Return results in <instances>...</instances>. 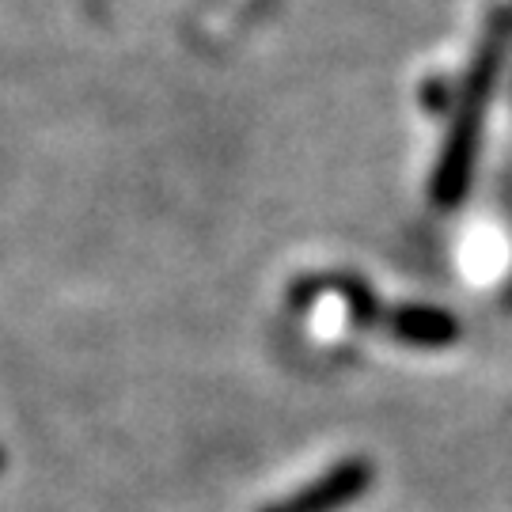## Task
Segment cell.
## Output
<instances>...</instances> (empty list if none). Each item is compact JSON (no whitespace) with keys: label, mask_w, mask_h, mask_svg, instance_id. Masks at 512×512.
<instances>
[{"label":"cell","mask_w":512,"mask_h":512,"mask_svg":"<svg viewBox=\"0 0 512 512\" xmlns=\"http://www.w3.org/2000/svg\"><path fill=\"white\" fill-rule=\"evenodd\" d=\"M372 486V463L368 459H342L323 478L300 486L296 494L281 497L262 512H338L353 505Z\"/></svg>","instance_id":"2"},{"label":"cell","mask_w":512,"mask_h":512,"mask_svg":"<svg viewBox=\"0 0 512 512\" xmlns=\"http://www.w3.org/2000/svg\"><path fill=\"white\" fill-rule=\"evenodd\" d=\"M0 463H4V456H0Z\"/></svg>","instance_id":"4"},{"label":"cell","mask_w":512,"mask_h":512,"mask_svg":"<svg viewBox=\"0 0 512 512\" xmlns=\"http://www.w3.org/2000/svg\"><path fill=\"white\" fill-rule=\"evenodd\" d=\"M505 46H509V19L497 16L490 31L482 38V50L475 57V69L467 76V88L459 99L456 122L448 133V145L440 152L437 175H433V202L452 209L463 202L471 175H475V156H478V133H482V118H486V99L494 92V80L505 61Z\"/></svg>","instance_id":"1"},{"label":"cell","mask_w":512,"mask_h":512,"mask_svg":"<svg viewBox=\"0 0 512 512\" xmlns=\"http://www.w3.org/2000/svg\"><path fill=\"white\" fill-rule=\"evenodd\" d=\"M387 327L399 342H410V346L421 349H440L459 338L456 315L440 308H399L387 319Z\"/></svg>","instance_id":"3"}]
</instances>
